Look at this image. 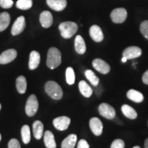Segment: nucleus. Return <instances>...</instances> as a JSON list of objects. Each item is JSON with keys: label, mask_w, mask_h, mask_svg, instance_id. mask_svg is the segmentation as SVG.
<instances>
[{"label": "nucleus", "mask_w": 148, "mask_h": 148, "mask_svg": "<svg viewBox=\"0 0 148 148\" xmlns=\"http://www.w3.org/2000/svg\"><path fill=\"white\" fill-rule=\"evenodd\" d=\"M45 90L46 93L51 99H55V100H59L62 99V95H63V91L61 86L54 81H48L46 82Z\"/></svg>", "instance_id": "nucleus-1"}, {"label": "nucleus", "mask_w": 148, "mask_h": 148, "mask_svg": "<svg viewBox=\"0 0 148 148\" xmlns=\"http://www.w3.org/2000/svg\"><path fill=\"white\" fill-rule=\"evenodd\" d=\"M61 52L56 47H51L48 50L47 56V66L49 69H54L61 64Z\"/></svg>", "instance_id": "nucleus-2"}, {"label": "nucleus", "mask_w": 148, "mask_h": 148, "mask_svg": "<svg viewBox=\"0 0 148 148\" xmlns=\"http://www.w3.org/2000/svg\"><path fill=\"white\" fill-rule=\"evenodd\" d=\"M58 29L62 38L69 39L77 32L78 27L75 22L64 21L59 25Z\"/></svg>", "instance_id": "nucleus-3"}, {"label": "nucleus", "mask_w": 148, "mask_h": 148, "mask_svg": "<svg viewBox=\"0 0 148 148\" xmlns=\"http://www.w3.org/2000/svg\"><path fill=\"white\" fill-rule=\"evenodd\" d=\"M38 109V101L36 96L32 94L27 99L25 104V112L29 116H33Z\"/></svg>", "instance_id": "nucleus-4"}, {"label": "nucleus", "mask_w": 148, "mask_h": 148, "mask_svg": "<svg viewBox=\"0 0 148 148\" xmlns=\"http://www.w3.org/2000/svg\"><path fill=\"white\" fill-rule=\"evenodd\" d=\"M99 113L101 116L107 119H113L116 116V111L110 104L106 103H101L98 108Z\"/></svg>", "instance_id": "nucleus-5"}, {"label": "nucleus", "mask_w": 148, "mask_h": 148, "mask_svg": "<svg viewBox=\"0 0 148 148\" xmlns=\"http://www.w3.org/2000/svg\"><path fill=\"white\" fill-rule=\"evenodd\" d=\"M127 10L123 8H118L114 9L110 13V18L114 23H122L127 18Z\"/></svg>", "instance_id": "nucleus-6"}, {"label": "nucleus", "mask_w": 148, "mask_h": 148, "mask_svg": "<svg viewBox=\"0 0 148 148\" xmlns=\"http://www.w3.org/2000/svg\"><path fill=\"white\" fill-rule=\"evenodd\" d=\"M142 54V50L140 47L137 46H130L123 50V57H125L127 60H132L140 57Z\"/></svg>", "instance_id": "nucleus-7"}, {"label": "nucleus", "mask_w": 148, "mask_h": 148, "mask_svg": "<svg viewBox=\"0 0 148 148\" xmlns=\"http://www.w3.org/2000/svg\"><path fill=\"white\" fill-rule=\"evenodd\" d=\"M92 66L101 74H107L110 71V66L106 61L100 58H95L92 62Z\"/></svg>", "instance_id": "nucleus-8"}, {"label": "nucleus", "mask_w": 148, "mask_h": 148, "mask_svg": "<svg viewBox=\"0 0 148 148\" xmlns=\"http://www.w3.org/2000/svg\"><path fill=\"white\" fill-rule=\"evenodd\" d=\"M71 123V119L66 116H61L53 119V124L57 130L60 131H64L68 128Z\"/></svg>", "instance_id": "nucleus-9"}, {"label": "nucleus", "mask_w": 148, "mask_h": 148, "mask_svg": "<svg viewBox=\"0 0 148 148\" xmlns=\"http://www.w3.org/2000/svg\"><path fill=\"white\" fill-rule=\"evenodd\" d=\"M25 25H26V23H25V17L23 16H18L12 25L11 33L13 36H16L21 34L25 29Z\"/></svg>", "instance_id": "nucleus-10"}, {"label": "nucleus", "mask_w": 148, "mask_h": 148, "mask_svg": "<svg viewBox=\"0 0 148 148\" xmlns=\"http://www.w3.org/2000/svg\"><path fill=\"white\" fill-rule=\"evenodd\" d=\"M17 52L15 49H9L0 54V64H5L10 63L16 58Z\"/></svg>", "instance_id": "nucleus-11"}, {"label": "nucleus", "mask_w": 148, "mask_h": 148, "mask_svg": "<svg viewBox=\"0 0 148 148\" xmlns=\"http://www.w3.org/2000/svg\"><path fill=\"white\" fill-rule=\"evenodd\" d=\"M89 126L92 132L95 136H100L103 132V124L97 117H92L90 119Z\"/></svg>", "instance_id": "nucleus-12"}, {"label": "nucleus", "mask_w": 148, "mask_h": 148, "mask_svg": "<svg viewBox=\"0 0 148 148\" xmlns=\"http://www.w3.org/2000/svg\"><path fill=\"white\" fill-rule=\"evenodd\" d=\"M39 21L44 28H48L53 24V16L49 11L45 10L40 14Z\"/></svg>", "instance_id": "nucleus-13"}, {"label": "nucleus", "mask_w": 148, "mask_h": 148, "mask_svg": "<svg viewBox=\"0 0 148 148\" xmlns=\"http://www.w3.org/2000/svg\"><path fill=\"white\" fill-rule=\"evenodd\" d=\"M90 36L94 41L99 42L103 40V34L100 27L97 25H93L90 27L89 29Z\"/></svg>", "instance_id": "nucleus-14"}, {"label": "nucleus", "mask_w": 148, "mask_h": 148, "mask_svg": "<svg viewBox=\"0 0 148 148\" xmlns=\"http://www.w3.org/2000/svg\"><path fill=\"white\" fill-rule=\"evenodd\" d=\"M46 2L49 8L58 12L63 10L67 5L66 0H46Z\"/></svg>", "instance_id": "nucleus-15"}, {"label": "nucleus", "mask_w": 148, "mask_h": 148, "mask_svg": "<svg viewBox=\"0 0 148 148\" xmlns=\"http://www.w3.org/2000/svg\"><path fill=\"white\" fill-rule=\"evenodd\" d=\"M40 56L36 51H32L29 54V69L30 70L36 69L40 64Z\"/></svg>", "instance_id": "nucleus-16"}, {"label": "nucleus", "mask_w": 148, "mask_h": 148, "mask_svg": "<svg viewBox=\"0 0 148 148\" xmlns=\"http://www.w3.org/2000/svg\"><path fill=\"white\" fill-rule=\"evenodd\" d=\"M127 97L130 100L135 103H141L144 99V96L141 92L134 89H130L127 92Z\"/></svg>", "instance_id": "nucleus-17"}, {"label": "nucleus", "mask_w": 148, "mask_h": 148, "mask_svg": "<svg viewBox=\"0 0 148 148\" xmlns=\"http://www.w3.org/2000/svg\"><path fill=\"white\" fill-rule=\"evenodd\" d=\"M75 49L78 54H84L86 52V43L80 35H77L75 38Z\"/></svg>", "instance_id": "nucleus-18"}, {"label": "nucleus", "mask_w": 148, "mask_h": 148, "mask_svg": "<svg viewBox=\"0 0 148 148\" xmlns=\"http://www.w3.org/2000/svg\"><path fill=\"white\" fill-rule=\"evenodd\" d=\"M44 143L47 148H56L55 137L51 131L47 130L44 133Z\"/></svg>", "instance_id": "nucleus-19"}, {"label": "nucleus", "mask_w": 148, "mask_h": 148, "mask_svg": "<svg viewBox=\"0 0 148 148\" xmlns=\"http://www.w3.org/2000/svg\"><path fill=\"white\" fill-rule=\"evenodd\" d=\"M77 135L75 134H69L62 140L61 148H74L77 142Z\"/></svg>", "instance_id": "nucleus-20"}, {"label": "nucleus", "mask_w": 148, "mask_h": 148, "mask_svg": "<svg viewBox=\"0 0 148 148\" xmlns=\"http://www.w3.org/2000/svg\"><path fill=\"white\" fill-rule=\"evenodd\" d=\"M122 113L123 114L125 117L128 118L130 119H135L137 118V112L132 108V106L127 104H123L121 106Z\"/></svg>", "instance_id": "nucleus-21"}, {"label": "nucleus", "mask_w": 148, "mask_h": 148, "mask_svg": "<svg viewBox=\"0 0 148 148\" xmlns=\"http://www.w3.org/2000/svg\"><path fill=\"white\" fill-rule=\"evenodd\" d=\"M33 134L35 138L39 140L43 135L44 126L40 121H35L32 125Z\"/></svg>", "instance_id": "nucleus-22"}, {"label": "nucleus", "mask_w": 148, "mask_h": 148, "mask_svg": "<svg viewBox=\"0 0 148 148\" xmlns=\"http://www.w3.org/2000/svg\"><path fill=\"white\" fill-rule=\"evenodd\" d=\"M79 90L81 94L85 97H90L92 94V89L90 86L84 80H82L79 82Z\"/></svg>", "instance_id": "nucleus-23"}, {"label": "nucleus", "mask_w": 148, "mask_h": 148, "mask_svg": "<svg viewBox=\"0 0 148 148\" xmlns=\"http://www.w3.org/2000/svg\"><path fill=\"white\" fill-rule=\"evenodd\" d=\"M16 86L17 91L21 94L25 93L27 90V80L23 75H20L16 79Z\"/></svg>", "instance_id": "nucleus-24"}, {"label": "nucleus", "mask_w": 148, "mask_h": 148, "mask_svg": "<svg viewBox=\"0 0 148 148\" xmlns=\"http://www.w3.org/2000/svg\"><path fill=\"white\" fill-rule=\"evenodd\" d=\"M10 22V16L8 12H3L0 14V32H3L8 27Z\"/></svg>", "instance_id": "nucleus-25"}, {"label": "nucleus", "mask_w": 148, "mask_h": 148, "mask_svg": "<svg viewBox=\"0 0 148 148\" xmlns=\"http://www.w3.org/2000/svg\"><path fill=\"white\" fill-rule=\"evenodd\" d=\"M21 138L24 144H27L29 143L31 139V133H30V128H29V125H24L21 127Z\"/></svg>", "instance_id": "nucleus-26"}, {"label": "nucleus", "mask_w": 148, "mask_h": 148, "mask_svg": "<svg viewBox=\"0 0 148 148\" xmlns=\"http://www.w3.org/2000/svg\"><path fill=\"white\" fill-rule=\"evenodd\" d=\"M84 73H85V76H86L88 80L90 82V84H92V86H97L99 85V77L95 75V73H94L93 71L90 69H88L85 71Z\"/></svg>", "instance_id": "nucleus-27"}, {"label": "nucleus", "mask_w": 148, "mask_h": 148, "mask_svg": "<svg viewBox=\"0 0 148 148\" xmlns=\"http://www.w3.org/2000/svg\"><path fill=\"white\" fill-rule=\"evenodd\" d=\"M32 0H18L16 3V7L20 10H27L32 8Z\"/></svg>", "instance_id": "nucleus-28"}, {"label": "nucleus", "mask_w": 148, "mask_h": 148, "mask_svg": "<svg viewBox=\"0 0 148 148\" xmlns=\"http://www.w3.org/2000/svg\"><path fill=\"white\" fill-rule=\"evenodd\" d=\"M65 75H66V82H67V84L69 85L73 84L74 82H75V73H74L73 68L68 67L67 69H66Z\"/></svg>", "instance_id": "nucleus-29"}, {"label": "nucleus", "mask_w": 148, "mask_h": 148, "mask_svg": "<svg viewBox=\"0 0 148 148\" xmlns=\"http://www.w3.org/2000/svg\"><path fill=\"white\" fill-rule=\"evenodd\" d=\"M140 31L143 36L148 40V20L143 21L140 23Z\"/></svg>", "instance_id": "nucleus-30"}, {"label": "nucleus", "mask_w": 148, "mask_h": 148, "mask_svg": "<svg viewBox=\"0 0 148 148\" xmlns=\"http://www.w3.org/2000/svg\"><path fill=\"white\" fill-rule=\"evenodd\" d=\"M125 143L122 139H115L111 144L110 148H124Z\"/></svg>", "instance_id": "nucleus-31"}, {"label": "nucleus", "mask_w": 148, "mask_h": 148, "mask_svg": "<svg viewBox=\"0 0 148 148\" xmlns=\"http://www.w3.org/2000/svg\"><path fill=\"white\" fill-rule=\"evenodd\" d=\"M14 4L12 0H0V6L5 9L12 8Z\"/></svg>", "instance_id": "nucleus-32"}, {"label": "nucleus", "mask_w": 148, "mask_h": 148, "mask_svg": "<svg viewBox=\"0 0 148 148\" xmlns=\"http://www.w3.org/2000/svg\"><path fill=\"white\" fill-rule=\"evenodd\" d=\"M8 148H21V145L18 140H16V138H12L8 142Z\"/></svg>", "instance_id": "nucleus-33"}, {"label": "nucleus", "mask_w": 148, "mask_h": 148, "mask_svg": "<svg viewBox=\"0 0 148 148\" xmlns=\"http://www.w3.org/2000/svg\"><path fill=\"white\" fill-rule=\"evenodd\" d=\"M77 148H90L88 142L84 139H81L77 143Z\"/></svg>", "instance_id": "nucleus-34"}, {"label": "nucleus", "mask_w": 148, "mask_h": 148, "mask_svg": "<svg viewBox=\"0 0 148 148\" xmlns=\"http://www.w3.org/2000/svg\"><path fill=\"white\" fill-rule=\"evenodd\" d=\"M142 81L144 84L148 85V69L142 75Z\"/></svg>", "instance_id": "nucleus-35"}, {"label": "nucleus", "mask_w": 148, "mask_h": 148, "mask_svg": "<svg viewBox=\"0 0 148 148\" xmlns=\"http://www.w3.org/2000/svg\"><path fill=\"white\" fill-rule=\"evenodd\" d=\"M144 146H145V148H148V138L145 139V143H144Z\"/></svg>", "instance_id": "nucleus-36"}, {"label": "nucleus", "mask_w": 148, "mask_h": 148, "mask_svg": "<svg viewBox=\"0 0 148 148\" xmlns=\"http://www.w3.org/2000/svg\"><path fill=\"white\" fill-rule=\"evenodd\" d=\"M127 60V59L126 58H125V57H123V58H122V59H121L122 62H125Z\"/></svg>", "instance_id": "nucleus-37"}, {"label": "nucleus", "mask_w": 148, "mask_h": 148, "mask_svg": "<svg viewBox=\"0 0 148 148\" xmlns=\"http://www.w3.org/2000/svg\"><path fill=\"white\" fill-rule=\"evenodd\" d=\"M132 148H140L139 146H134V147H133Z\"/></svg>", "instance_id": "nucleus-38"}, {"label": "nucleus", "mask_w": 148, "mask_h": 148, "mask_svg": "<svg viewBox=\"0 0 148 148\" xmlns=\"http://www.w3.org/2000/svg\"><path fill=\"white\" fill-rule=\"evenodd\" d=\"M1 135L0 134V141H1Z\"/></svg>", "instance_id": "nucleus-39"}, {"label": "nucleus", "mask_w": 148, "mask_h": 148, "mask_svg": "<svg viewBox=\"0 0 148 148\" xmlns=\"http://www.w3.org/2000/svg\"><path fill=\"white\" fill-rule=\"evenodd\" d=\"M1 103H0V110H1Z\"/></svg>", "instance_id": "nucleus-40"}, {"label": "nucleus", "mask_w": 148, "mask_h": 148, "mask_svg": "<svg viewBox=\"0 0 148 148\" xmlns=\"http://www.w3.org/2000/svg\"><path fill=\"white\" fill-rule=\"evenodd\" d=\"M147 125H148V121H147Z\"/></svg>", "instance_id": "nucleus-41"}]
</instances>
